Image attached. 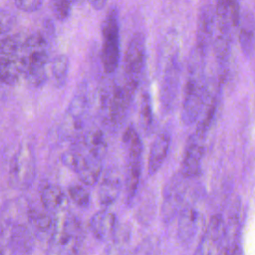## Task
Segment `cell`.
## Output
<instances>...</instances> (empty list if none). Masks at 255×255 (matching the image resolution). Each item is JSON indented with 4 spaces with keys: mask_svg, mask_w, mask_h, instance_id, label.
<instances>
[{
    "mask_svg": "<svg viewBox=\"0 0 255 255\" xmlns=\"http://www.w3.org/2000/svg\"><path fill=\"white\" fill-rule=\"evenodd\" d=\"M205 58L206 55L193 47L188 59L180 114L181 122L186 127L197 122L204 106L208 88V80L205 76Z\"/></svg>",
    "mask_w": 255,
    "mask_h": 255,
    "instance_id": "cell-1",
    "label": "cell"
},
{
    "mask_svg": "<svg viewBox=\"0 0 255 255\" xmlns=\"http://www.w3.org/2000/svg\"><path fill=\"white\" fill-rule=\"evenodd\" d=\"M165 47L168 56L165 60L159 86V104L161 112L163 114H169L173 110L177 100L181 77L178 35L176 31L172 30L166 35Z\"/></svg>",
    "mask_w": 255,
    "mask_h": 255,
    "instance_id": "cell-2",
    "label": "cell"
},
{
    "mask_svg": "<svg viewBox=\"0 0 255 255\" xmlns=\"http://www.w3.org/2000/svg\"><path fill=\"white\" fill-rule=\"evenodd\" d=\"M22 57L24 77L32 87H41L48 79V40L40 32L33 33L24 39Z\"/></svg>",
    "mask_w": 255,
    "mask_h": 255,
    "instance_id": "cell-3",
    "label": "cell"
},
{
    "mask_svg": "<svg viewBox=\"0 0 255 255\" xmlns=\"http://www.w3.org/2000/svg\"><path fill=\"white\" fill-rule=\"evenodd\" d=\"M126 147V203L131 205L139 188L142 168V143L140 136L132 126H128L123 137Z\"/></svg>",
    "mask_w": 255,
    "mask_h": 255,
    "instance_id": "cell-4",
    "label": "cell"
},
{
    "mask_svg": "<svg viewBox=\"0 0 255 255\" xmlns=\"http://www.w3.org/2000/svg\"><path fill=\"white\" fill-rule=\"evenodd\" d=\"M136 91V87L123 79L122 82L112 85L102 93V111L111 126L120 128L123 125Z\"/></svg>",
    "mask_w": 255,
    "mask_h": 255,
    "instance_id": "cell-5",
    "label": "cell"
},
{
    "mask_svg": "<svg viewBox=\"0 0 255 255\" xmlns=\"http://www.w3.org/2000/svg\"><path fill=\"white\" fill-rule=\"evenodd\" d=\"M24 39L19 34L0 39V82L6 85H15L24 77Z\"/></svg>",
    "mask_w": 255,
    "mask_h": 255,
    "instance_id": "cell-6",
    "label": "cell"
},
{
    "mask_svg": "<svg viewBox=\"0 0 255 255\" xmlns=\"http://www.w3.org/2000/svg\"><path fill=\"white\" fill-rule=\"evenodd\" d=\"M55 218L51 234V248L54 253H76L83 241V230L79 220L62 212Z\"/></svg>",
    "mask_w": 255,
    "mask_h": 255,
    "instance_id": "cell-7",
    "label": "cell"
},
{
    "mask_svg": "<svg viewBox=\"0 0 255 255\" xmlns=\"http://www.w3.org/2000/svg\"><path fill=\"white\" fill-rule=\"evenodd\" d=\"M121 58L120 49V25L116 7H112L107 13L102 25V49L101 61L104 71L113 74L119 67Z\"/></svg>",
    "mask_w": 255,
    "mask_h": 255,
    "instance_id": "cell-8",
    "label": "cell"
},
{
    "mask_svg": "<svg viewBox=\"0 0 255 255\" xmlns=\"http://www.w3.org/2000/svg\"><path fill=\"white\" fill-rule=\"evenodd\" d=\"M188 181L189 179L178 171L165 183L162 189V201L160 206V217L164 225H170L174 221L185 203Z\"/></svg>",
    "mask_w": 255,
    "mask_h": 255,
    "instance_id": "cell-9",
    "label": "cell"
},
{
    "mask_svg": "<svg viewBox=\"0 0 255 255\" xmlns=\"http://www.w3.org/2000/svg\"><path fill=\"white\" fill-rule=\"evenodd\" d=\"M177 217V239L183 248L189 249L196 240L198 242L205 227L204 215L200 212L195 201L186 200Z\"/></svg>",
    "mask_w": 255,
    "mask_h": 255,
    "instance_id": "cell-10",
    "label": "cell"
},
{
    "mask_svg": "<svg viewBox=\"0 0 255 255\" xmlns=\"http://www.w3.org/2000/svg\"><path fill=\"white\" fill-rule=\"evenodd\" d=\"M146 61L145 37L141 32H136L130 38L124 60V79L138 88L144 72Z\"/></svg>",
    "mask_w": 255,
    "mask_h": 255,
    "instance_id": "cell-11",
    "label": "cell"
},
{
    "mask_svg": "<svg viewBox=\"0 0 255 255\" xmlns=\"http://www.w3.org/2000/svg\"><path fill=\"white\" fill-rule=\"evenodd\" d=\"M35 157L30 145H21L13 156L10 165V183L17 188H27L35 176Z\"/></svg>",
    "mask_w": 255,
    "mask_h": 255,
    "instance_id": "cell-12",
    "label": "cell"
},
{
    "mask_svg": "<svg viewBox=\"0 0 255 255\" xmlns=\"http://www.w3.org/2000/svg\"><path fill=\"white\" fill-rule=\"evenodd\" d=\"M225 245V221L221 214H214L201 233L194 253L223 254Z\"/></svg>",
    "mask_w": 255,
    "mask_h": 255,
    "instance_id": "cell-13",
    "label": "cell"
},
{
    "mask_svg": "<svg viewBox=\"0 0 255 255\" xmlns=\"http://www.w3.org/2000/svg\"><path fill=\"white\" fill-rule=\"evenodd\" d=\"M205 139L206 136L193 131L186 141L179 171L189 180L195 179L201 173Z\"/></svg>",
    "mask_w": 255,
    "mask_h": 255,
    "instance_id": "cell-14",
    "label": "cell"
},
{
    "mask_svg": "<svg viewBox=\"0 0 255 255\" xmlns=\"http://www.w3.org/2000/svg\"><path fill=\"white\" fill-rule=\"evenodd\" d=\"M225 221V245L223 254H241V230L243 221V207L239 197L230 205Z\"/></svg>",
    "mask_w": 255,
    "mask_h": 255,
    "instance_id": "cell-15",
    "label": "cell"
},
{
    "mask_svg": "<svg viewBox=\"0 0 255 255\" xmlns=\"http://www.w3.org/2000/svg\"><path fill=\"white\" fill-rule=\"evenodd\" d=\"M88 108L89 103L86 95L79 94L74 97L66 111L64 117L65 130L74 136L75 140L84 132Z\"/></svg>",
    "mask_w": 255,
    "mask_h": 255,
    "instance_id": "cell-16",
    "label": "cell"
},
{
    "mask_svg": "<svg viewBox=\"0 0 255 255\" xmlns=\"http://www.w3.org/2000/svg\"><path fill=\"white\" fill-rule=\"evenodd\" d=\"M214 30V9L210 3L201 4L197 13L196 39L194 48L204 55H207L212 43Z\"/></svg>",
    "mask_w": 255,
    "mask_h": 255,
    "instance_id": "cell-17",
    "label": "cell"
},
{
    "mask_svg": "<svg viewBox=\"0 0 255 255\" xmlns=\"http://www.w3.org/2000/svg\"><path fill=\"white\" fill-rule=\"evenodd\" d=\"M82 150L81 158L74 172L77 173L80 181L85 185H95L103 172V158L97 156L76 142Z\"/></svg>",
    "mask_w": 255,
    "mask_h": 255,
    "instance_id": "cell-18",
    "label": "cell"
},
{
    "mask_svg": "<svg viewBox=\"0 0 255 255\" xmlns=\"http://www.w3.org/2000/svg\"><path fill=\"white\" fill-rule=\"evenodd\" d=\"M119 225L117 215L107 209L97 211L89 221V228L93 236L102 242L111 241Z\"/></svg>",
    "mask_w": 255,
    "mask_h": 255,
    "instance_id": "cell-19",
    "label": "cell"
},
{
    "mask_svg": "<svg viewBox=\"0 0 255 255\" xmlns=\"http://www.w3.org/2000/svg\"><path fill=\"white\" fill-rule=\"evenodd\" d=\"M99 181V202L104 207L111 206L117 201L122 190L123 183L120 172L117 168L111 167L102 172Z\"/></svg>",
    "mask_w": 255,
    "mask_h": 255,
    "instance_id": "cell-20",
    "label": "cell"
},
{
    "mask_svg": "<svg viewBox=\"0 0 255 255\" xmlns=\"http://www.w3.org/2000/svg\"><path fill=\"white\" fill-rule=\"evenodd\" d=\"M171 144V133L168 128L160 130L154 137L148 154L147 171L150 176L155 174L165 161Z\"/></svg>",
    "mask_w": 255,
    "mask_h": 255,
    "instance_id": "cell-21",
    "label": "cell"
},
{
    "mask_svg": "<svg viewBox=\"0 0 255 255\" xmlns=\"http://www.w3.org/2000/svg\"><path fill=\"white\" fill-rule=\"evenodd\" d=\"M237 29L241 52L247 59H251L255 54V16L252 11H241Z\"/></svg>",
    "mask_w": 255,
    "mask_h": 255,
    "instance_id": "cell-22",
    "label": "cell"
},
{
    "mask_svg": "<svg viewBox=\"0 0 255 255\" xmlns=\"http://www.w3.org/2000/svg\"><path fill=\"white\" fill-rule=\"evenodd\" d=\"M241 9L238 0H217L214 8V24L234 31L237 29Z\"/></svg>",
    "mask_w": 255,
    "mask_h": 255,
    "instance_id": "cell-23",
    "label": "cell"
},
{
    "mask_svg": "<svg viewBox=\"0 0 255 255\" xmlns=\"http://www.w3.org/2000/svg\"><path fill=\"white\" fill-rule=\"evenodd\" d=\"M40 200L45 210L56 215L65 212L69 205V195L55 184H47L42 188Z\"/></svg>",
    "mask_w": 255,
    "mask_h": 255,
    "instance_id": "cell-24",
    "label": "cell"
},
{
    "mask_svg": "<svg viewBox=\"0 0 255 255\" xmlns=\"http://www.w3.org/2000/svg\"><path fill=\"white\" fill-rule=\"evenodd\" d=\"M76 142L89 152L102 158L104 157L108 147L106 135L99 128H93L84 131L81 136L76 139Z\"/></svg>",
    "mask_w": 255,
    "mask_h": 255,
    "instance_id": "cell-25",
    "label": "cell"
},
{
    "mask_svg": "<svg viewBox=\"0 0 255 255\" xmlns=\"http://www.w3.org/2000/svg\"><path fill=\"white\" fill-rule=\"evenodd\" d=\"M51 75L54 85L61 89L67 83L69 72V59L66 55H59L51 63Z\"/></svg>",
    "mask_w": 255,
    "mask_h": 255,
    "instance_id": "cell-26",
    "label": "cell"
},
{
    "mask_svg": "<svg viewBox=\"0 0 255 255\" xmlns=\"http://www.w3.org/2000/svg\"><path fill=\"white\" fill-rule=\"evenodd\" d=\"M152 102L148 92H144L140 101V126L145 134H150L153 130Z\"/></svg>",
    "mask_w": 255,
    "mask_h": 255,
    "instance_id": "cell-27",
    "label": "cell"
},
{
    "mask_svg": "<svg viewBox=\"0 0 255 255\" xmlns=\"http://www.w3.org/2000/svg\"><path fill=\"white\" fill-rule=\"evenodd\" d=\"M28 218L31 224L40 232H47L53 230L55 219L51 216V213L47 210L40 211L32 208L28 212Z\"/></svg>",
    "mask_w": 255,
    "mask_h": 255,
    "instance_id": "cell-28",
    "label": "cell"
},
{
    "mask_svg": "<svg viewBox=\"0 0 255 255\" xmlns=\"http://www.w3.org/2000/svg\"><path fill=\"white\" fill-rule=\"evenodd\" d=\"M131 237V231L128 225H123L118 227L114 237L111 240L110 249L108 253H124L126 246L128 244Z\"/></svg>",
    "mask_w": 255,
    "mask_h": 255,
    "instance_id": "cell-29",
    "label": "cell"
},
{
    "mask_svg": "<svg viewBox=\"0 0 255 255\" xmlns=\"http://www.w3.org/2000/svg\"><path fill=\"white\" fill-rule=\"evenodd\" d=\"M68 195L72 201L83 208L90 205V193L81 184H72L68 187Z\"/></svg>",
    "mask_w": 255,
    "mask_h": 255,
    "instance_id": "cell-30",
    "label": "cell"
},
{
    "mask_svg": "<svg viewBox=\"0 0 255 255\" xmlns=\"http://www.w3.org/2000/svg\"><path fill=\"white\" fill-rule=\"evenodd\" d=\"M52 10L55 17L60 20H66L71 12L72 1L71 0H51Z\"/></svg>",
    "mask_w": 255,
    "mask_h": 255,
    "instance_id": "cell-31",
    "label": "cell"
},
{
    "mask_svg": "<svg viewBox=\"0 0 255 255\" xmlns=\"http://www.w3.org/2000/svg\"><path fill=\"white\" fill-rule=\"evenodd\" d=\"M15 24V17L4 9H0V37L8 34Z\"/></svg>",
    "mask_w": 255,
    "mask_h": 255,
    "instance_id": "cell-32",
    "label": "cell"
},
{
    "mask_svg": "<svg viewBox=\"0 0 255 255\" xmlns=\"http://www.w3.org/2000/svg\"><path fill=\"white\" fill-rule=\"evenodd\" d=\"M158 241L154 238H146L143 240L133 253H139V254H150V253H158Z\"/></svg>",
    "mask_w": 255,
    "mask_h": 255,
    "instance_id": "cell-33",
    "label": "cell"
},
{
    "mask_svg": "<svg viewBox=\"0 0 255 255\" xmlns=\"http://www.w3.org/2000/svg\"><path fill=\"white\" fill-rule=\"evenodd\" d=\"M43 0H15V5L24 12H35L42 6Z\"/></svg>",
    "mask_w": 255,
    "mask_h": 255,
    "instance_id": "cell-34",
    "label": "cell"
},
{
    "mask_svg": "<svg viewBox=\"0 0 255 255\" xmlns=\"http://www.w3.org/2000/svg\"><path fill=\"white\" fill-rule=\"evenodd\" d=\"M109 0H88L89 4L95 9V10H102L108 3Z\"/></svg>",
    "mask_w": 255,
    "mask_h": 255,
    "instance_id": "cell-35",
    "label": "cell"
}]
</instances>
